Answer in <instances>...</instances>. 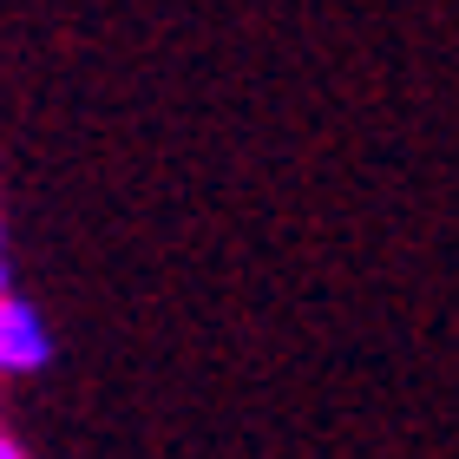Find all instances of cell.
I'll return each mask as SVG.
<instances>
[{
    "label": "cell",
    "instance_id": "1",
    "mask_svg": "<svg viewBox=\"0 0 459 459\" xmlns=\"http://www.w3.org/2000/svg\"><path fill=\"white\" fill-rule=\"evenodd\" d=\"M53 368V328L27 296H0V381H33Z\"/></svg>",
    "mask_w": 459,
    "mask_h": 459
},
{
    "label": "cell",
    "instance_id": "2",
    "mask_svg": "<svg viewBox=\"0 0 459 459\" xmlns=\"http://www.w3.org/2000/svg\"><path fill=\"white\" fill-rule=\"evenodd\" d=\"M13 289V263H7V237H0V296Z\"/></svg>",
    "mask_w": 459,
    "mask_h": 459
},
{
    "label": "cell",
    "instance_id": "3",
    "mask_svg": "<svg viewBox=\"0 0 459 459\" xmlns=\"http://www.w3.org/2000/svg\"><path fill=\"white\" fill-rule=\"evenodd\" d=\"M20 453H27V446H20V440H13V433H7V427H0V459H20Z\"/></svg>",
    "mask_w": 459,
    "mask_h": 459
}]
</instances>
